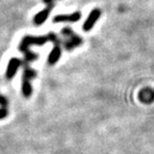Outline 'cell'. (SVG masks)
<instances>
[{
	"label": "cell",
	"mask_w": 154,
	"mask_h": 154,
	"mask_svg": "<svg viewBox=\"0 0 154 154\" xmlns=\"http://www.w3.org/2000/svg\"><path fill=\"white\" fill-rule=\"evenodd\" d=\"M36 76V72L32 70L29 65H24V74H23V87L22 91L25 97H29L32 93V88L30 85V79H33Z\"/></svg>",
	"instance_id": "6da1fadb"
},
{
	"label": "cell",
	"mask_w": 154,
	"mask_h": 154,
	"mask_svg": "<svg viewBox=\"0 0 154 154\" xmlns=\"http://www.w3.org/2000/svg\"><path fill=\"white\" fill-rule=\"evenodd\" d=\"M48 41H51L49 34H47V35H45V36L27 35L23 38L20 44H19V49H22V48H29V46H31V45H44V44Z\"/></svg>",
	"instance_id": "7a4b0ae2"
},
{
	"label": "cell",
	"mask_w": 154,
	"mask_h": 154,
	"mask_svg": "<svg viewBox=\"0 0 154 154\" xmlns=\"http://www.w3.org/2000/svg\"><path fill=\"white\" fill-rule=\"evenodd\" d=\"M43 2H45L46 5H47V7H46V9H44L43 11H41V12L38 13V14L34 16L33 22H34V24H35V25L43 24L46 19H47L48 15H49V13H51V11L53 10V8H54L53 0H43Z\"/></svg>",
	"instance_id": "3957f363"
},
{
	"label": "cell",
	"mask_w": 154,
	"mask_h": 154,
	"mask_svg": "<svg viewBox=\"0 0 154 154\" xmlns=\"http://www.w3.org/2000/svg\"><path fill=\"white\" fill-rule=\"evenodd\" d=\"M101 10L100 9H93L91 11V13L89 14V17L87 18V20L85 22L84 26H82V30L84 31H90L92 28L94 27L95 23L99 20V18L101 17Z\"/></svg>",
	"instance_id": "277c9868"
},
{
	"label": "cell",
	"mask_w": 154,
	"mask_h": 154,
	"mask_svg": "<svg viewBox=\"0 0 154 154\" xmlns=\"http://www.w3.org/2000/svg\"><path fill=\"white\" fill-rule=\"evenodd\" d=\"M23 64V61L18 58H12L10 60L9 64H8V69H7V73H5V77L8 79H11L13 76L15 75L16 71L18 70V67Z\"/></svg>",
	"instance_id": "5b68a950"
},
{
	"label": "cell",
	"mask_w": 154,
	"mask_h": 154,
	"mask_svg": "<svg viewBox=\"0 0 154 154\" xmlns=\"http://www.w3.org/2000/svg\"><path fill=\"white\" fill-rule=\"evenodd\" d=\"M82 18V13L80 12H75L70 15H56L54 17V22L55 23H60V22H78Z\"/></svg>",
	"instance_id": "8992f818"
},
{
	"label": "cell",
	"mask_w": 154,
	"mask_h": 154,
	"mask_svg": "<svg viewBox=\"0 0 154 154\" xmlns=\"http://www.w3.org/2000/svg\"><path fill=\"white\" fill-rule=\"evenodd\" d=\"M62 34H64L65 36H69L71 38L70 42L74 45V47L76 46H80L82 44V38L80 36H78L77 34H75L73 32V30L71 28H63L62 29Z\"/></svg>",
	"instance_id": "52a82bcc"
},
{
	"label": "cell",
	"mask_w": 154,
	"mask_h": 154,
	"mask_svg": "<svg viewBox=\"0 0 154 154\" xmlns=\"http://www.w3.org/2000/svg\"><path fill=\"white\" fill-rule=\"evenodd\" d=\"M139 97L140 102L144 104H151L154 101V91L150 88H146V89H142L139 92Z\"/></svg>",
	"instance_id": "ba28073f"
},
{
	"label": "cell",
	"mask_w": 154,
	"mask_h": 154,
	"mask_svg": "<svg viewBox=\"0 0 154 154\" xmlns=\"http://www.w3.org/2000/svg\"><path fill=\"white\" fill-rule=\"evenodd\" d=\"M60 56H61L60 44H56V45L54 46L51 53L49 54V56H48V63H49V64H55V63L59 60Z\"/></svg>",
	"instance_id": "9c48e42d"
},
{
	"label": "cell",
	"mask_w": 154,
	"mask_h": 154,
	"mask_svg": "<svg viewBox=\"0 0 154 154\" xmlns=\"http://www.w3.org/2000/svg\"><path fill=\"white\" fill-rule=\"evenodd\" d=\"M0 105L2 106V108H5V107L8 106L7 99H5V96H2V95H0Z\"/></svg>",
	"instance_id": "30bf717a"
},
{
	"label": "cell",
	"mask_w": 154,
	"mask_h": 154,
	"mask_svg": "<svg viewBox=\"0 0 154 154\" xmlns=\"http://www.w3.org/2000/svg\"><path fill=\"white\" fill-rule=\"evenodd\" d=\"M7 116H8V111H7V109H5V108H1V109H0V119L5 118Z\"/></svg>",
	"instance_id": "8fae6325"
}]
</instances>
